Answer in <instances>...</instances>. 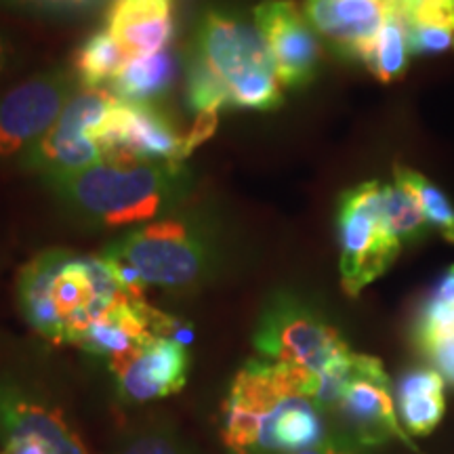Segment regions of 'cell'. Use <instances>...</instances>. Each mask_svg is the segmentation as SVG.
Returning <instances> with one entry per match:
<instances>
[{
  "label": "cell",
  "mask_w": 454,
  "mask_h": 454,
  "mask_svg": "<svg viewBox=\"0 0 454 454\" xmlns=\"http://www.w3.org/2000/svg\"><path fill=\"white\" fill-rule=\"evenodd\" d=\"M317 377L270 360H248L227 391L219 434L230 454H297L326 442Z\"/></svg>",
  "instance_id": "obj_1"
},
{
  "label": "cell",
  "mask_w": 454,
  "mask_h": 454,
  "mask_svg": "<svg viewBox=\"0 0 454 454\" xmlns=\"http://www.w3.org/2000/svg\"><path fill=\"white\" fill-rule=\"evenodd\" d=\"M26 322L51 343L76 345L118 299L129 297L101 257L51 248L27 261L15 282Z\"/></svg>",
  "instance_id": "obj_2"
},
{
  "label": "cell",
  "mask_w": 454,
  "mask_h": 454,
  "mask_svg": "<svg viewBox=\"0 0 454 454\" xmlns=\"http://www.w3.org/2000/svg\"><path fill=\"white\" fill-rule=\"evenodd\" d=\"M181 179L184 168L167 162L101 160L47 184L81 217L124 227L156 219L179 196Z\"/></svg>",
  "instance_id": "obj_3"
},
{
  "label": "cell",
  "mask_w": 454,
  "mask_h": 454,
  "mask_svg": "<svg viewBox=\"0 0 454 454\" xmlns=\"http://www.w3.org/2000/svg\"><path fill=\"white\" fill-rule=\"evenodd\" d=\"M253 343L263 360L308 371L317 381L354 354L337 328L286 294L270 301L254 328Z\"/></svg>",
  "instance_id": "obj_4"
},
{
  "label": "cell",
  "mask_w": 454,
  "mask_h": 454,
  "mask_svg": "<svg viewBox=\"0 0 454 454\" xmlns=\"http://www.w3.org/2000/svg\"><path fill=\"white\" fill-rule=\"evenodd\" d=\"M340 284L357 297L379 280L402 251L383 213V181H366L345 192L339 202Z\"/></svg>",
  "instance_id": "obj_5"
},
{
  "label": "cell",
  "mask_w": 454,
  "mask_h": 454,
  "mask_svg": "<svg viewBox=\"0 0 454 454\" xmlns=\"http://www.w3.org/2000/svg\"><path fill=\"white\" fill-rule=\"evenodd\" d=\"M106 253L130 265L145 286L185 288L200 280L208 257L194 227L179 219L150 221L118 238Z\"/></svg>",
  "instance_id": "obj_6"
},
{
  "label": "cell",
  "mask_w": 454,
  "mask_h": 454,
  "mask_svg": "<svg viewBox=\"0 0 454 454\" xmlns=\"http://www.w3.org/2000/svg\"><path fill=\"white\" fill-rule=\"evenodd\" d=\"M74 98V76L51 67L11 84L0 93V164H20L53 129Z\"/></svg>",
  "instance_id": "obj_7"
},
{
  "label": "cell",
  "mask_w": 454,
  "mask_h": 454,
  "mask_svg": "<svg viewBox=\"0 0 454 454\" xmlns=\"http://www.w3.org/2000/svg\"><path fill=\"white\" fill-rule=\"evenodd\" d=\"M116 101V95L106 87L74 93L53 129L27 152L20 167L41 173L51 181L104 160V154L93 139V130L99 127Z\"/></svg>",
  "instance_id": "obj_8"
},
{
  "label": "cell",
  "mask_w": 454,
  "mask_h": 454,
  "mask_svg": "<svg viewBox=\"0 0 454 454\" xmlns=\"http://www.w3.org/2000/svg\"><path fill=\"white\" fill-rule=\"evenodd\" d=\"M333 412L360 444H383L400 435L394 385L381 362L372 356H351Z\"/></svg>",
  "instance_id": "obj_9"
},
{
  "label": "cell",
  "mask_w": 454,
  "mask_h": 454,
  "mask_svg": "<svg viewBox=\"0 0 454 454\" xmlns=\"http://www.w3.org/2000/svg\"><path fill=\"white\" fill-rule=\"evenodd\" d=\"M104 160L167 162L184 167L181 141L167 114L150 104H129L118 99L107 116L93 130Z\"/></svg>",
  "instance_id": "obj_10"
},
{
  "label": "cell",
  "mask_w": 454,
  "mask_h": 454,
  "mask_svg": "<svg viewBox=\"0 0 454 454\" xmlns=\"http://www.w3.org/2000/svg\"><path fill=\"white\" fill-rule=\"evenodd\" d=\"M192 57L227 89L259 72H276L268 44L257 26L227 11H208L198 26ZM278 74V72H276Z\"/></svg>",
  "instance_id": "obj_11"
},
{
  "label": "cell",
  "mask_w": 454,
  "mask_h": 454,
  "mask_svg": "<svg viewBox=\"0 0 454 454\" xmlns=\"http://www.w3.org/2000/svg\"><path fill=\"white\" fill-rule=\"evenodd\" d=\"M253 17L284 87L301 89L314 81L322 47L303 11L293 0H263Z\"/></svg>",
  "instance_id": "obj_12"
},
{
  "label": "cell",
  "mask_w": 454,
  "mask_h": 454,
  "mask_svg": "<svg viewBox=\"0 0 454 454\" xmlns=\"http://www.w3.org/2000/svg\"><path fill=\"white\" fill-rule=\"evenodd\" d=\"M190 334V328L181 325L177 317L152 308L145 299L122 297L82 333L76 348L107 357L110 362L130 354L154 337L177 339L185 345Z\"/></svg>",
  "instance_id": "obj_13"
},
{
  "label": "cell",
  "mask_w": 454,
  "mask_h": 454,
  "mask_svg": "<svg viewBox=\"0 0 454 454\" xmlns=\"http://www.w3.org/2000/svg\"><path fill=\"white\" fill-rule=\"evenodd\" d=\"M110 371L124 400L144 404L185 387L190 354L177 339L154 337L130 354L110 360Z\"/></svg>",
  "instance_id": "obj_14"
},
{
  "label": "cell",
  "mask_w": 454,
  "mask_h": 454,
  "mask_svg": "<svg viewBox=\"0 0 454 454\" xmlns=\"http://www.w3.org/2000/svg\"><path fill=\"white\" fill-rule=\"evenodd\" d=\"M387 7L389 0H305L303 15L334 55L364 61Z\"/></svg>",
  "instance_id": "obj_15"
},
{
  "label": "cell",
  "mask_w": 454,
  "mask_h": 454,
  "mask_svg": "<svg viewBox=\"0 0 454 454\" xmlns=\"http://www.w3.org/2000/svg\"><path fill=\"white\" fill-rule=\"evenodd\" d=\"M106 30L129 59L168 49L177 32V0H110Z\"/></svg>",
  "instance_id": "obj_16"
},
{
  "label": "cell",
  "mask_w": 454,
  "mask_h": 454,
  "mask_svg": "<svg viewBox=\"0 0 454 454\" xmlns=\"http://www.w3.org/2000/svg\"><path fill=\"white\" fill-rule=\"evenodd\" d=\"M27 431L38 435L49 454H89L57 408L13 381H0V435Z\"/></svg>",
  "instance_id": "obj_17"
},
{
  "label": "cell",
  "mask_w": 454,
  "mask_h": 454,
  "mask_svg": "<svg viewBox=\"0 0 454 454\" xmlns=\"http://www.w3.org/2000/svg\"><path fill=\"white\" fill-rule=\"evenodd\" d=\"M444 379L435 368L417 366L397 379L394 402L400 423L414 435H427L446 412Z\"/></svg>",
  "instance_id": "obj_18"
},
{
  "label": "cell",
  "mask_w": 454,
  "mask_h": 454,
  "mask_svg": "<svg viewBox=\"0 0 454 454\" xmlns=\"http://www.w3.org/2000/svg\"><path fill=\"white\" fill-rule=\"evenodd\" d=\"M179 61L170 49L152 55L130 57L121 74L112 81L110 90L121 101L129 104H150L152 99L164 98L177 82Z\"/></svg>",
  "instance_id": "obj_19"
},
{
  "label": "cell",
  "mask_w": 454,
  "mask_h": 454,
  "mask_svg": "<svg viewBox=\"0 0 454 454\" xmlns=\"http://www.w3.org/2000/svg\"><path fill=\"white\" fill-rule=\"evenodd\" d=\"M412 339L421 356L454 385V303L427 299L419 311Z\"/></svg>",
  "instance_id": "obj_20"
},
{
  "label": "cell",
  "mask_w": 454,
  "mask_h": 454,
  "mask_svg": "<svg viewBox=\"0 0 454 454\" xmlns=\"http://www.w3.org/2000/svg\"><path fill=\"white\" fill-rule=\"evenodd\" d=\"M408 57H411V49H408L406 20L394 0H389L387 17L362 64H366L368 70L381 82H391L406 72Z\"/></svg>",
  "instance_id": "obj_21"
},
{
  "label": "cell",
  "mask_w": 454,
  "mask_h": 454,
  "mask_svg": "<svg viewBox=\"0 0 454 454\" xmlns=\"http://www.w3.org/2000/svg\"><path fill=\"white\" fill-rule=\"evenodd\" d=\"M127 61L129 55L114 41L112 34L98 30L74 53V78L82 84V89H99L106 82H112Z\"/></svg>",
  "instance_id": "obj_22"
},
{
  "label": "cell",
  "mask_w": 454,
  "mask_h": 454,
  "mask_svg": "<svg viewBox=\"0 0 454 454\" xmlns=\"http://www.w3.org/2000/svg\"><path fill=\"white\" fill-rule=\"evenodd\" d=\"M394 181L412 196L429 227H435L448 242H454V208L438 187L429 184L421 173L406 167L394 168Z\"/></svg>",
  "instance_id": "obj_23"
},
{
  "label": "cell",
  "mask_w": 454,
  "mask_h": 454,
  "mask_svg": "<svg viewBox=\"0 0 454 454\" xmlns=\"http://www.w3.org/2000/svg\"><path fill=\"white\" fill-rule=\"evenodd\" d=\"M383 213L389 230L402 242V247L408 242H414L419 236H423L429 230L427 219L423 217L421 208L412 200L402 185L383 184Z\"/></svg>",
  "instance_id": "obj_24"
},
{
  "label": "cell",
  "mask_w": 454,
  "mask_h": 454,
  "mask_svg": "<svg viewBox=\"0 0 454 454\" xmlns=\"http://www.w3.org/2000/svg\"><path fill=\"white\" fill-rule=\"evenodd\" d=\"M101 0H0V7L30 15H72L93 9Z\"/></svg>",
  "instance_id": "obj_25"
},
{
  "label": "cell",
  "mask_w": 454,
  "mask_h": 454,
  "mask_svg": "<svg viewBox=\"0 0 454 454\" xmlns=\"http://www.w3.org/2000/svg\"><path fill=\"white\" fill-rule=\"evenodd\" d=\"M219 116H221V110H207L198 114L194 124H192V129L187 130L184 135V141H181V162H185L187 158L194 154L196 147L207 144V141L217 133Z\"/></svg>",
  "instance_id": "obj_26"
},
{
  "label": "cell",
  "mask_w": 454,
  "mask_h": 454,
  "mask_svg": "<svg viewBox=\"0 0 454 454\" xmlns=\"http://www.w3.org/2000/svg\"><path fill=\"white\" fill-rule=\"evenodd\" d=\"M21 66L20 44L15 43L13 34L9 32L7 26L0 24V93H3L11 76Z\"/></svg>",
  "instance_id": "obj_27"
},
{
  "label": "cell",
  "mask_w": 454,
  "mask_h": 454,
  "mask_svg": "<svg viewBox=\"0 0 454 454\" xmlns=\"http://www.w3.org/2000/svg\"><path fill=\"white\" fill-rule=\"evenodd\" d=\"M0 454H49L44 442L27 431H11L3 435Z\"/></svg>",
  "instance_id": "obj_28"
},
{
  "label": "cell",
  "mask_w": 454,
  "mask_h": 454,
  "mask_svg": "<svg viewBox=\"0 0 454 454\" xmlns=\"http://www.w3.org/2000/svg\"><path fill=\"white\" fill-rule=\"evenodd\" d=\"M122 454H181L177 444L162 434H144L124 448Z\"/></svg>",
  "instance_id": "obj_29"
},
{
  "label": "cell",
  "mask_w": 454,
  "mask_h": 454,
  "mask_svg": "<svg viewBox=\"0 0 454 454\" xmlns=\"http://www.w3.org/2000/svg\"><path fill=\"white\" fill-rule=\"evenodd\" d=\"M429 299L442 301V303H454V265H450V268L440 276V280L435 284L434 293L429 294Z\"/></svg>",
  "instance_id": "obj_30"
},
{
  "label": "cell",
  "mask_w": 454,
  "mask_h": 454,
  "mask_svg": "<svg viewBox=\"0 0 454 454\" xmlns=\"http://www.w3.org/2000/svg\"><path fill=\"white\" fill-rule=\"evenodd\" d=\"M297 454H356V452L351 450V448H345V446L337 444V442L326 440V442H322V444H317L314 448H308V450L297 452Z\"/></svg>",
  "instance_id": "obj_31"
}]
</instances>
